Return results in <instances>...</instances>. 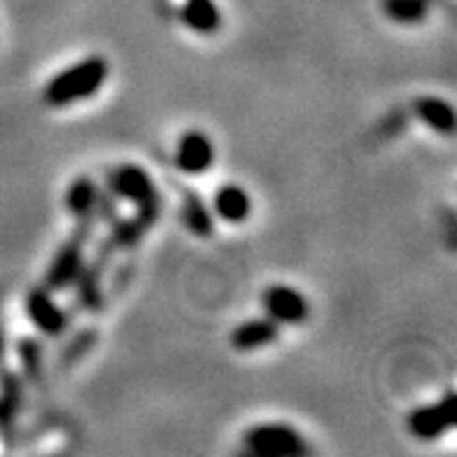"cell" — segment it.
<instances>
[{
    "label": "cell",
    "instance_id": "5",
    "mask_svg": "<svg viewBox=\"0 0 457 457\" xmlns=\"http://www.w3.org/2000/svg\"><path fill=\"white\" fill-rule=\"evenodd\" d=\"M457 422V397L455 392H445L439 402L411 411L406 429L418 441H436L445 432H451Z\"/></svg>",
    "mask_w": 457,
    "mask_h": 457
},
{
    "label": "cell",
    "instance_id": "7",
    "mask_svg": "<svg viewBox=\"0 0 457 457\" xmlns=\"http://www.w3.org/2000/svg\"><path fill=\"white\" fill-rule=\"evenodd\" d=\"M52 295L54 292H49L45 285L33 287L26 295L24 311L26 318L30 320V325L36 327L40 334H45L49 338H56L68 331V327H71V315H68L66 308L56 303Z\"/></svg>",
    "mask_w": 457,
    "mask_h": 457
},
{
    "label": "cell",
    "instance_id": "14",
    "mask_svg": "<svg viewBox=\"0 0 457 457\" xmlns=\"http://www.w3.org/2000/svg\"><path fill=\"white\" fill-rule=\"evenodd\" d=\"M413 112L415 117L432 129L434 133L441 136H451L455 131V110L448 101L439 96H420L413 101Z\"/></svg>",
    "mask_w": 457,
    "mask_h": 457
},
{
    "label": "cell",
    "instance_id": "3",
    "mask_svg": "<svg viewBox=\"0 0 457 457\" xmlns=\"http://www.w3.org/2000/svg\"><path fill=\"white\" fill-rule=\"evenodd\" d=\"M94 228H96V220L75 222L72 234L61 243L56 254L49 262L47 271H45V287L49 292H66L78 280L79 271H82V266L87 262V247L94 238Z\"/></svg>",
    "mask_w": 457,
    "mask_h": 457
},
{
    "label": "cell",
    "instance_id": "2",
    "mask_svg": "<svg viewBox=\"0 0 457 457\" xmlns=\"http://www.w3.org/2000/svg\"><path fill=\"white\" fill-rule=\"evenodd\" d=\"M110 192L114 199L127 201L136 208V217L147 228L162 220V194L152 175L138 163H121L110 173Z\"/></svg>",
    "mask_w": 457,
    "mask_h": 457
},
{
    "label": "cell",
    "instance_id": "16",
    "mask_svg": "<svg viewBox=\"0 0 457 457\" xmlns=\"http://www.w3.org/2000/svg\"><path fill=\"white\" fill-rule=\"evenodd\" d=\"M380 12L392 24L418 26L429 17V0H380Z\"/></svg>",
    "mask_w": 457,
    "mask_h": 457
},
{
    "label": "cell",
    "instance_id": "9",
    "mask_svg": "<svg viewBox=\"0 0 457 457\" xmlns=\"http://www.w3.org/2000/svg\"><path fill=\"white\" fill-rule=\"evenodd\" d=\"M278 337H280V325L262 315V318L243 320L228 331V345L236 353H254L276 343Z\"/></svg>",
    "mask_w": 457,
    "mask_h": 457
},
{
    "label": "cell",
    "instance_id": "6",
    "mask_svg": "<svg viewBox=\"0 0 457 457\" xmlns=\"http://www.w3.org/2000/svg\"><path fill=\"white\" fill-rule=\"evenodd\" d=\"M262 311L280 327H292L311 318V301L292 285L276 283L262 292Z\"/></svg>",
    "mask_w": 457,
    "mask_h": 457
},
{
    "label": "cell",
    "instance_id": "10",
    "mask_svg": "<svg viewBox=\"0 0 457 457\" xmlns=\"http://www.w3.org/2000/svg\"><path fill=\"white\" fill-rule=\"evenodd\" d=\"M110 241L105 243V250H98V254L94 257H87L85 266H82V271H79L78 280L72 283L75 287V299L85 311H98L103 303V287H101V276L103 269H105V262L110 257Z\"/></svg>",
    "mask_w": 457,
    "mask_h": 457
},
{
    "label": "cell",
    "instance_id": "12",
    "mask_svg": "<svg viewBox=\"0 0 457 457\" xmlns=\"http://www.w3.org/2000/svg\"><path fill=\"white\" fill-rule=\"evenodd\" d=\"M98 201H101V187L89 175L75 178L68 185L66 196H63V205L75 217V222H82V220H96L98 222Z\"/></svg>",
    "mask_w": 457,
    "mask_h": 457
},
{
    "label": "cell",
    "instance_id": "15",
    "mask_svg": "<svg viewBox=\"0 0 457 457\" xmlns=\"http://www.w3.org/2000/svg\"><path fill=\"white\" fill-rule=\"evenodd\" d=\"M182 222L187 231L196 238H211L215 231V215L199 192H185L182 199Z\"/></svg>",
    "mask_w": 457,
    "mask_h": 457
},
{
    "label": "cell",
    "instance_id": "13",
    "mask_svg": "<svg viewBox=\"0 0 457 457\" xmlns=\"http://www.w3.org/2000/svg\"><path fill=\"white\" fill-rule=\"evenodd\" d=\"M180 21L201 37H211L222 29V12L215 0H185L180 7Z\"/></svg>",
    "mask_w": 457,
    "mask_h": 457
},
{
    "label": "cell",
    "instance_id": "1",
    "mask_svg": "<svg viewBox=\"0 0 457 457\" xmlns=\"http://www.w3.org/2000/svg\"><path fill=\"white\" fill-rule=\"evenodd\" d=\"M110 78V63L105 56L91 54L75 61L49 79L43 89V103L49 108H71L75 103L89 101L105 87Z\"/></svg>",
    "mask_w": 457,
    "mask_h": 457
},
{
    "label": "cell",
    "instance_id": "4",
    "mask_svg": "<svg viewBox=\"0 0 457 457\" xmlns=\"http://www.w3.org/2000/svg\"><path fill=\"white\" fill-rule=\"evenodd\" d=\"M243 445L254 457H299L308 453V444L299 429L283 422L253 425L243 434Z\"/></svg>",
    "mask_w": 457,
    "mask_h": 457
},
{
    "label": "cell",
    "instance_id": "17",
    "mask_svg": "<svg viewBox=\"0 0 457 457\" xmlns=\"http://www.w3.org/2000/svg\"><path fill=\"white\" fill-rule=\"evenodd\" d=\"M150 228L145 227L143 222H140L138 217H114L112 220V228H110V236L108 241L112 247H121V250H127V247H133L136 243L143 238L145 234H147Z\"/></svg>",
    "mask_w": 457,
    "mask_h": 457
},
{
    "label": "cell",
    "instance_id": "11",
    "mask_svg": "<svg viewBox=\"0 0 457 457\" xmlns=\"http://www.w3.org/2000/svg\"><path fill=\"white\" fill-rule=\"evenodd\" d=\"M212 215L224 224H245L253 215V196L243 185L227 182L212 194Z\"/></svg>",
    "mask_w": 457,
    "mask_h": 457
},
{
    "label": "cell",
    "instance_id": "8",
    "mask_svg": "<svg viewBox=\"0 0 457 457\" xmlns=\"http://www.w3.org/2000/svg\"><path fill=\"white\" fill-rule=\"evenodd\" d=\"M217 150L211 136L201 129H189L178 138L173 152L175 169L185 175H205L215 166Z\"/></svg>",
    "mask_w": 457,
    "mask_h": 457
}]
</instances>
